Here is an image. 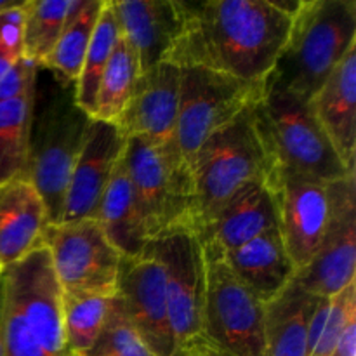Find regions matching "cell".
Returning a JSON list of instances; mask_svg holds the SVG:
<instances>
[{
    "mask_svg": "<svg viewBox=\"0 0 356 356\" xmlns=\"http://www.w3.org/2000/svg\"><path fill=\"white\" fill-rule=\"evenodd\" d=\"M292 16L273 0L183 2V26L165 63L245 82H264L287 40Z\"/></svg>",
    "mask_w": 356,
    "mask_h": 356,
    "instance_id": "1",
    "label": "cell"
},
{
    "mask_svg": "<svg viewBox=\"0 0 356 356\" xmlns=\"http://www.w3.org/2000/svg\"><path fill=\"white\" fill-rule=\"evenodd\" d=\"M92 118L75 103V83L45 66L35 76L28 138V172L42 197L49 225H59L72 170Z\"/></svg>",
    "mask_w": 356,
    "mask_h": 356,
    "instance_id": "2",
    "label": "cell"
},
{
    "mask_svg": "<svg viewBox=\"0 0 356 356\" xmlns=\"http://www.w3.org/2000/svg\"><path fill=\"white\" fill-rule=\"evenodd\" d=\"M355 45V0H301L264 86L309 103Z\"/></svg>",
    "mask_w": 356,
    "mask_h": 356,
    "instance_id": "3",
    "label": "cell"
},
{
    "mask_svg": "<svg viewBox=\"0 0 356 356\" xmlns=\"http://www.w3.org/2000/svg\"><path fill=\"white\" fill-rule=\"evenodd\" d=\"M2 289L6 356H68L61 289L47 249L2 271Z\"/></svg>",
    "mask_w": 356,
    "mask_h": 356,
    "instance_id": "4",
    "label": "cell"
},
{
    "mask_svg": "<svg viewBox=\"0 0 356 356\" xmlns=\"http://www.w3.org/2000/svg\"><path fill=\"white\" fill-rule=\"evenodd\" d=\"M273 169L254 122L252 106L202 145L191 163L195 235L200 236L219 209L245 184L268 181Z\"/></svg>",
    "mask_w": 356,
    "mask_h": 356,
    "instance_id": "5",
    "label": "cell"
},
{
    "mask_svg": "<svg viewBox=\"0 0 356 356\" xmlns=\"http://www.w3.org/2000/svg\"><path fill=\"white\" fill-rule=\"evenodd\" d=\"M252 113L271 169L285 167L323 183L356 174L341 162L309 103L294 94L264 86Z\"/></svg>",
    "mask_w": 356,
    "mask_h": 356,
    "instance_id": "6",
    "label": "cell"
},
{
    "mask_svg": "<svg viewBox=\"0 0 356 356\" xmlns=\"http://www.w3.org/2000/svg\"><path fill=\"white\" fill-rule=\"evenodd\" d=\"M125 163L146 240L181 232L195 235L193 176L177 146L129 138Z\"/></svg>",
    "mask_w": 356,
    "mask_h": 356,
    "instance_id": "7",
    "label": "cell"
},
{
    "mask_svg": "<svg viewBox=\"0 0 356 356\" xmlns=\"http://www.w3.org/2000/svg\"><path fill=\"white\" fill-rule=\"evenodd\" d=\"M204 334L226 356H266L264 302L233 273L225 250L204 240Z\"/></svg>",
    "mask_w": 356,
    "mask_h": 356,
    "instance_id": "8",
    "label": "cell"
},
{
    "mask_svg": "<svg viewBox=\"0 0 356 356\" xmlns=\"http://www.w3.org/2000/svg\"><path fill=\"white\" fill-rule=\"evenodd\" d=\"M179 72L176 145L191 169L202 145L261 99L264 82H245L202 68Z\"/></svg>",
    "mask_w": 356,
    "mask_h": 356,
    "instance_id": "9",
    "label": "cell"
},
{
    "mask_svg": "<svg viewBox=\"0 0 356 356\" xmlns=\"http://www.w3.org/2000/svg\"><path fill=\"white\" fill-rule=\"evenodd\" d=\"M44 247L63 296L117 294L122 254L96 219L49 225Z\"/></svg>",
    "mask_w": 356,
    "mask_h": 356,
    "instance_id": "10",
    "label": "cell"
},
{
    "mask_svg": "<svg viewBox=\"0 0 356 356\" xmlns=\"http://www.w3.org/2000/svg\"><path fill=\"white\" fill-rule=\"evenodd\" d=\"M165 277L167 312L177 356L211 346L204 334L205 266L202 243L193 233H172L149 242Z\"/></svg>",
    "mask_w": 356,
    "mask_h": 356,
    "instance_id": "11",
    "label": "cell"
},
{
    "mask_svg": "<svg viewBox=\"0 0 356 356\" xmlns=\"http://www.w3.org/2000/svg\"><path fill=\"white\" fill-rule=\"evenodd\" d=\"M270 184L277 202V226L282 242L296 270H302L316 256L327 232L330 183L285 167H275Z\"/></svg>",
    "mask_w": 356,
    "mask_h": 356,
    "instance_id": "12",
    "label": "cell"
},
{
    "mask_svg": "<svg viewBox=\"0 0 356 356\" xmlns=\"http://www.w3.org/2000/svg\"><path fill=\"white\" fill-rule=\"evenodd\" d=\"M356 174L329 184L330 219L312 263L292 278L313 296L332 298L356 277Z\"/></svg>",
    "mask_w": 356,
    "mask_h": 356,
    "instance_id": "13",
    "label": "cell"
},
{
    "mask_svg": "<svg viewBox=\"0 0 356 356\" xmlns=\"http://www.w3.org/2000/svg\"><path fill=\"white\" fill-rule=\"evenodd\" d=\"M115 298L153 353L177 356L167 312L163 268L149 243L136 256H122Z\"/></svg>",
    "mask_w": 356,
    "mask_h": 356,
    "instance_id": "14",
    "label": "cell"
},
{
    "mask_svg": "<svg viewBox=\"0 0 356 356\" xmlns=\"http://www.w3.org/2000/svg\"><path fill=\"white\" fill-rule=\"evenodd\" d=\"M179 73L177 66L165 61L139 73L131 99L115 122L125 138L156 146L176 145Z\"/></svg>",
    "mask_w": 356,
    "mask_h": 356,
    "instance_id": "15",
    "label": "cell"
},
{
    "mask_svg": "<svg viewBox=\"0 0 356 356\" xmlns=\"http://www.w3.org/2000/svg\"><path fill=\"white\" fill-rule=\"evenodd\" d=\"M127 146V138L111 122L90 120L72 170L61 222L94 219L101 197ZM59 222V225H61Z\"/></svg>",
    "mask_w": 356,
    "mask_h": 356,
    "instance_id": "16",
    "label": "cell"
},
{
    "mask_svg": "<svg viewBox=\"0 0 356 356\" xmlns=\"http://www.w3.org/2000/svg\"><path fill=\"white\" fill-rule=\"evenodd\" d=\"M111 7L139 72L165 61L183 26V0H111Z\"/></svg>",
    "mask_w": 356,
    "mask_h": 356,
    "instance_id": "17",
    "label": "cell"
},
{
    "mask_svg": "<svg viewBox=\"0 0 356 356\" xmlns=\"http://www.w3.org/2000/svg\"><path fill=\"white\" fill-rule=\"evenodd\" d=\"M47 226L44 200L26 177L0 184V271L44 247Z\"/></svg>",
    "mask_w": 356,
    "mask_h": 356,
    "instance_id": "18",
    "label": "cell"
},
{
    "mask_svg": "<svg viewBox=\"0 0 356 356\" xmlns=\"http://www.w3.org/2000/svg\"><path fill=\"white\" fill-rule=\"evenodd\" d=\"M313 113L350 172L356 156V45L309 99Z\"/></svg>",
    "mask_w": 356,
    "mask_h": 356,
    "instance_id": "19",
    "label": "cell"
},
{
    "mask_svg": "<svg viewBox=\"0 0 356 356\" xmlns=\"http://www.w3.org/2000/svg\"><path fill=\"white\" fill-rule=\"evenodd\" d=\"M273 228H277V202L271 184L252 181L219 209L198 240H214L225 252H232Z\"/></svg>",
    "mask_w": 356,
    "mask_h": 356,
    "instance_id": "20",
    "label": "cell"
},
{
    "mask_svg": "<svg viewBox=\"0 0 356 356\" xmlns=\"http://www.w3.org/2000/svg\"><path fill=\"white\" fill-rule=\"evenodd\" d=\"M225 256L233 273L264 305L277 298L298 271L285 250L278 226Z\"/></svg>",
    "mask_w": 356,
    "mask_h": 356,
    "instance_id": "21",
    "label": "cell"
},
{
    "mask_svg": "<svg viewBox=\"0 0 356 356\" xmlns=\"http://www.w3.org/2000/svg\"><path fill=\"white\" fill-rule=\"evenodd\" d=\"M318 296L291 282L264 305L266 356H308V329Z\"/></svg>",
    "mask_w": 356,
    "mask_h": 356,
    "instance_id": "22",
    "label": "cell"
},
{
    "mask_svg": "<svg viewBox=\"0 0 356 356\" xmlns=\"http://www.w3.org/2000/svg\"><path fill=\"white\" fill-rule=\"evenodd\" d=\"M94 219L99 222L104 235L122 256H136L149 243L146 240L136 204L134 190L125 163V152L111 174Z\"/></svg>",
    "mask_w": 356,
    "mask_h": 356,
    "instance_id": "23",
    "label": "cell"
},
{
    "mask_svg": "<svg viewBox=\"0 0 356 356\" xmlns=\"http://www.w3.org/2000/svg\"><path fill=\"white\" fill-rule=\"evenodd\" d=\"M103 3L104 0H72L65 26L45 61V68L76 83Z\"/></svg>",
    "mask_w": 356,
    "mask_h": 356,
    "instance_id": "24",
    "label": "cell"
},
{
    "mask_svg": "<svg viewBox=\"0 0 356 356\" xmlns=\"http://www.w3.org/2000/svg\"><path fill=\"white\" fill-rule=\"evenodd\" d=\"M33 90L0 99V184L26 177Z\"/></svg>",
    "mask_w": 356,
    "mask_h": 356,
    "instance_id": "25",
    "label": "cell"
},
{
    "mask_svg": "<svg viewBox=\"0 0 356 356\" xmlns=\"http://www.w3.org/2000/svg\"><path fill=\"white\" fill-rule=\"evenodd\" d=\"M120 37L122 31L120 26H118L117 17H115L111 0H104L99 17H97L96 28H94L92 38H90L89 47H87L86 58H83L79 80L75 83L76 106L86 111L90 118L94 115L99 80Z\"/></svg>",
    "mask_w": 356,
    "mask_h": 356,
    "instance_id": "26",
    "label": "cell"
},
{
    "mask_svg": "<svg viewBox=\"0 0 356 356\" xmlns=\"http://www.w3.org/2000/svg\"><path fill=\"white\" fill-rule=\"evenodd\" d=\"M139 73L141 72L134 51L129 47L124 37H120L99 80L96 104H94V120L111 122V124L118 120L131 99Z\"/></svg>",
    "mask_w": 356,
    "mask_h": 356,
    "instance_id": "27",
    "label": "cell"
},
{
    "mask_svg": "<svg viewBox=\"0 0 356 356\" xmlns=\"http://www.w3.org/2000/svg\"><path fill=\"white\" fill-rule=\"evenodd\" d=\"M72 0H28L23 23V58L44 66L51 56Z\"/></svg>",
    "mask_w": 356,
    "mask_h": 356,
    "instance_id": "28",
    "label": "cell"
},
{
    "mask_svg": "<svg viewBox=\"0 0 356 356\" xmlns=\"http://www.w3.org/2000/svg\"><path fill=\"white\" fill-rule=\"evenodd\" d=\"M63 323L68 351L75 356L94 346L110 313L111 299L106 296H63Z\"/></svg>",
    "mask_w": 356,
    "mask_h": 356,
    "instance_id": "29",
    "label": "cell"
},
{
    "mask_svg": "<svg viewBox=\"0 0 356 356\" xmlns=\"http://www.w3.org/2000/svg\"><path fill=\"white\" fill-rule=\"evenodd\" d=\"M82 356H156L139 337L134 327L125 316L120 302L111 299L110 313L99 337L87 353Z\"/></svg>",
    "mask_w": 356,
    "mask_h": 356,
    "instance_id": "30",
    "label": "cell"
},
{
    "mask_svg": "<svg viewBox=\"0 0 356 356\" xmlns=\"http://www.w3.org/2000/svg\"><path fill=\"white\" fill-rule=\"evenodd\" d=\"M356 318V282L330 298L322 336L309 356H330L348 323Z\"/></svg>",
    "mask_w": 356,
    "mask_h": 356,
    "instance_id": "31",
    "label": "cell"
},
{
    "mask_svg": "<svg viewBox=\"0 0 356 356\" xmlns=\"http://www.w3.org/2000/svg\"><path fill=\"white\" fill-rule=\"evenodd\" d=\"M28 0L0 14V80L23 58V23Z\"/></svg>",
    "mask_w": 356,
    "mask_h": 356,
    "instance_id": "32",
    "label": "cell"
},
{
    "mask_svg": "<svg viewBox=\"0 0 356 356\" xmlns=\"http://www.w3.org/2000/svg\"><path fill=\"white\" fill-rule=\"evenodd\" d=\"M330 356H356V318L343 330Z\"/></svg>",
    "mask_w": 356,
    "mask_h": 356,
    "instance_id": "33",
    "label": "cell"
},
{
    "mask_svg": "<svg viewBox=\"0 0 356 356\" xmlns=\"http://www.w3.org/2000/svg\"><path fill=\"white\" fill-rule=\"evenodd\" d=\"M0 356H6V346H3V289H2V275H0Z\"/></svg>",
    "mask_w": 356,
    "mask_h": 356,
    "instance_id": "34",
    "label": "cell"
},
{
    "mask_svg": "<svg viewBox=\"0 0 356 356\" xmlns=\"http://www.w3.org/2000/svg\"><path fill=\"white\" fill-rule=\"evenodd\" d=\"M184 356H226V355H222L221 351H218L216 348H212V346H204V348H200V350L191 351V353H188Z\"/></svg>",
    "mask_w": 356,
    "mask_h": 356,
    "instance_id": "35",
    "label": "cell"
},
{
    "mask_svg": "<svg viewBox=\"0 0 356 356\" xmlns=\"http://www.w3.org/2000/svg\"><path fill=\"white\" fill-rule=\"evenodd\" d=\"M24 0H0V14L6 13V10L9 9H14V7L21 6Z\"/></svg>",
    "mask_w": 356,
    "mask_h": 356,
    "instance_id": "36",
    "label": "cell"
},
{
    "mask_svg": "<svg viewBox=\"0 0 356 356\" xmlns=\"http://www.w3.org/2000/svg\"><path fill=\"white\" fill-rule=\"evenodd\" d=\"M68 356H75V355H72V353H70V355H68Z\"/></svg>",
    "mask_w": 356,
    "mask_h": 356,
    "instance_id": "37",
    "label": "cell"
},
{
    "mask_svg": "<svg viewBox=\"0 0 356 356\" xmlns=\"http://www.w3.org/2000/svg\"><path fill=\"white\" fill-rule=\"evenodd\" d=\"M0 275H2V271H0Z\"/></svg>",
    "mask_w": 356,
    "mask_h": 356,
    "instance_id": "38",
    "label": "cell"
}]
</instances>
